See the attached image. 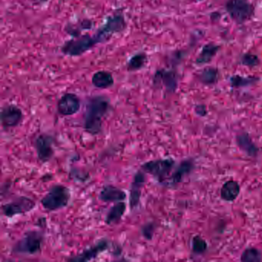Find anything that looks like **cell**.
<instances>
[{
  "label": "cell",
  "instance_id": "cell-1",
  "mask_svg": "<svg viewBox=\"0 0 262 262\" xmlns=\"http://www.w3.org/2000/svg\"><path fill=\"white\" fill-rule=\"evenodd\" d=\"M111 110L110 100L105 96L90 98L85 104L82 121V127L85 133L93 136L102 133L104 119L110 114Z\"/></svg>",
  "mask_w": 262,
  "mask_h": 262
},
{
  "label": "cell",
  "instance_id": "cell-2",
  "mask_svg": "<svg viewBox=\"0 0 262 262\" xmlns=\"http://www.w3.org/2000/svg\"><path fill=\"white\" fill-rule=\"evenodd\" d=\"M46 239V232L42 229H30L24 233L20 238L13 245L12 254L16 255L31 256L42 251Z\"/></svg>",
  "mask_w": 262,
  "mask_h": 262
},
{
  "label": "cell",
  "instance_id": "cell-3",
  "mask_svg": "<svg viewBox=\"0 0 262 262\" xmlns=\"http://www.w3.org/2000/svg\"><path fill=\"white\" fill-rule=\"evenodd\" d=\"M71 199V190L69 187L62 184H55L41 199L40 204L47 211H56L68 206Z\"/></svg>",
  "mask_w": 262,
  "mask_h": 262
},
{
  "label": "cell",
  "instance_id": "cell-4",
  "mask_svg": "<svg viewBox=\"0 0 262 262\" xmlns=\"http://www.w3.org/2000/svg\"><path fill=\"white\" fill-rule=\"evenodd\" d=\"M174 166L176 161L172 158H165L144 162L141 165V169L152 176L159 183L163 185L171 176Z\"/></svg>",
  "mask_w": 262,
  "mask_h": 262
},
{
  "label": "cell",
  "instance_id": "cell-5",
  "mask_svg": "<svg viewBox=\"0 0 262 262\" xmlns=\"http://www.w3.org/2000/svg\"><path fill=\"white\" fill-rule=\"evenodd\" d=\"M99 36L95 34L90 36L89 34L76 36L70 40L67 41L62 46L61 50L67 56H79L93 49L96 44L100 43Z\"/></svg>",
  "mask_w": 262,
  "mask_h": 262
},
{
  "label": "cell",
  "instance_id": "cell-6",
  "mask_svg": "<svg viewBox=\"0 0 262 262\" xmlns=\"http://www.w3.org/2000/svg\"><path fill=\"white\" fill-rule=\"evenodd\" d=\"M225 10L237 24L248 22L254 15V7L249 0H228Z\"/></svg>",
  "mask_w": 262,
  "mask_h": 262
},
{
  "label": "cell",
  "instance_id": "cell-7",
  "mask_svg": "<svg viewBox=\"0 0 262 262\" xmlns=\"http://www.w3.org/2000/svg\"><path fill=\"white\" fill-rule=\"evenodd\" d=\"M36 203L31 198L25 195L18 196L10 202L1 206L3 215L12 219L18 215L27 214L36 208Z\"/></svg>",
  "mask_w": 262,
  "mask_h": 262
},
{
  "label": "cell",
  "instance_id": "cell-8",
  "mask_svg": "<svg viewBox=\"0 0 262 262\" xmlns=\"http://www.w3.org/2000/svg\"><path fill=\"white\" fill-rule=\"evenodd\" d=\"M55 138L46 133L37 135L33 139V147L41 163H47L53 159L55 155Z\"/></svg>",
  "mask_w": 262,
  "mask_h": 262
},
{
  "label": "cell",
  "instance_id": "cell-9",
  "mask_svg": "<svg viewBox=\"0 0 262 262\" xmlns=\"http://www.w3.org/2000/svg\"><path fill=\"white\" fill-rule=\"evenodd\" d=\"M110 247H111V242L108 239L103 237L98 240L91 246L84 249L79 254L68 257L67 260L71 262L90 261L97 258L101 254L110 250Z\"/></svg>",
  "mask_w": 262,
  "mask_h": 262
},
{
  "label": "cell",
  "instance_id": "cell-10",
  "mask_svg": "<svg viewBox=\"0 0 262 262\" xmlns=\"http://www.w3.org/2000/svg\"><path fill=\"white\" fill-rule=\"evenodd\" d=\"M24 119V114L20 107L15 104H7L1 108L0 121L4 129L19 126Z\"/></svg>",
  "mask_w": 262,
  "mask_h": 262
},
{
  "label": "cell",
  "instance_id": "cell-11",
  "mask_svg": "<svg viewBox=\"0 0 262 262\" xmlns=\"http://www.w3.org/2000/svg\"><path fill=\"white\" fill-rule=\"evenodd\" d=\"M126 27L125 18L122 15H114L107 19L105 24L98 30L96 34L100 38L102 42H104L113 35L124 31Z\"/></svg>",
  "mask_w": 262,
  "mask_h": 262
},
{
  "label": "cell",
  "instance_id": "cell-12",
  "mask_svg": "<svg viewBox=\"0 0 262 262\" xmlns=\"http://www.w3.org/2000/svg\"><path fill=\"white\" fill-rule=\"evenodd\" d=\"M145 174L140 168L133 176L129 191V207L132 211L137 208L140 203L142 191L146 182Z\"/></svg>",
  "mask_w": 262,
  "mask_h": 262
},
{
  "label": "cell",
  "instance_id": "cell-13",
  "mask_svg": "<svg viewBox=\"0 0 262 262\" xmlns=\"http://www.w3.org/2000/svg\"><path fill=\"white\" fill-rule=\"evenodd\" d=\"M80 108V99L75 93H65L57 102L58 113L65 117L74 116L79 113Z\"/></svg>",
  "mask_w": 262,
  "mask_h": 262
},
{
  "label": "cell",
  "instance_id": "cell-14",
  "mask_svg": "<svg viewBox=\"0 0 262 262\" xmlns=\"http://www.w3.org/2000/svg\"><path fill=\"white\" fill-rule=\"evenodd\" d=\"M155 86L162 87L168 93H174L178 88L179 76L172 70H160L156 72L153 79Z\"/></svg>",
  "mask_w": 262,
  "mask_h": 262
},
{
  "label": "cell",
  "instance_id": "cell-15",
  "mask_svg": "<svg viewBox=\"0 0 262 262\" xmlns=\"http://www.w3.org/2000/svg\"><path fill=\"white\" fill-rule=\"evenodd\" d=\"M193 168H194V164H193L192 161L190 159L182 161L179 164V166L176 167V169L171 172V176L162 185L167 188L176 187L191 173Z\"/></svg>",
  "mask_w": 262,
  "mask_h": 262
},
{
  "label": "cell",
  "instance_id": "cell-16",
  "mask_svg": "<svg viewBox=\"0 0 262 262\" xmlns=\"http://www.w3.org/2000/svg\"><path fill=\"white\" fill-rule=\"evenodd\" d=\"M127 193L122 188L111 184L102 186L99 194V199L106 203H116L126 200Z\"/></svg>",
  "mask_w": 262,
  "mask_h": 262
},
{
  "label": "cell",
  "instance_id": "cell-17",
  "mask_svg": "<svg viewBox=\"0 0 262 262\" xmlns=\"http://www.w3.org/2000/svg\"><path fill=\"white\" fill-rule=\"evenodd\" d=\"M236 143L238 148L247 156L254 158L257 156L259 149L251 138L247 133H242L236 136Z\"/></svg>",
  "mask_w": 262,
  "mask_h": 262
},
{
  "label": "cell",
  "instance_id": "cell-18",
  "mask_svg": "<svg viewBox=\"0 0 262 262\" xmlns=\"http://www.w3.org/2000/svg\"><path fill=\"white\" fill-rule=\"evenodd\" d=\"M127 205L125 201L116 202L110 208L105 216V222L107 225L119 223L126 212Z\"/></svg>",
  "mask_w": 262,
  "mask_h": 262
},
{
  "label": "cell",
  "instance_id": "cell-19",
  "mask_svg": "<svg viewBox=\"0 0 262 262\" xmlns=\"http://www.w3.org/2000/svg\"><path fill=\"white\" fill-rule=\"evenodd\" d=\"M240 191L241 187L238 182L234 180H228L221 188V198L225 202H232L238 197Z\"/></svg>",
  "mask_w": 262,
  "mask_h": 262
},
{
  "label": "cell",
  "instance_id": "cell-20",
  "mask_svg": "<svg viewBox=\"0 0 262 262\" xmlns=\"http://www.w3.org/2000/svg\"><path fill=\"white\" fill-rule=\"evenodd\" d=\"M92 83L96 88L106 90L113 86L115 83L113 74L105 70L96 72L92 77Z\"/></svg>",
  "mask_w": 262,
  "mask_h": 262
},
{
  "label": "cell",
  "instance_id": "cell-21",
  "mask_svg": "<svg viewBox=\"0 0 262 262\" xmlns=\"http://www.w3.org/2000/svg\"><path fill=\"white\" fill-rule=\"evenodd\" d=\"M219 50H220V47L213 42H209V43L204 46L199 56L196 58V65L203 66L209 63L212 60L213 58L216 56Z\"/></svg>",
  "mask_w": 262,
  "mask_h": 262
},
{
  "label": "cell",
  "instance_id": "cell-22",
  "mask_svg": "<svg viewBox=\"0 0 262 262\" xmlns=\"http://www.w3.org/2000/svg\"><path fill=\"white\" fill-rule=\"evenodd\" d=\"M148 62L146 53L141 52L134 55L127 63V70L129 72L139 71L142 70Z\"/></svg>",
  "mask_w": 262,
  "mask_h": 262
},
{
  "label": "cell",
  "instance_id": "cell-23",
  "mask_svg": "<svg viewBox=\"0 0 262 262\" xmlns=\"http://www.w3.org/2000/svg\"><path fill=\"white\" fill-rule=\"evenodd\" d=\"M219 71L214 67H207L199 74V80L204 85H210L216 83L219 80Z\"/></svg>",
  "mask_w": 262,
  "mask_h": 262
},
{
  "label": "cell",
  "instance_id": "cell-24",
  "mask_svg": "<svg viewBox=\"0 0 262 262\" xmlns=\"http://www.w3.org/2000/svg\"><path fill=\"white\" fill-rule=\"evenodd\" d=\"M259 78L254 76H232L230 78V84L232 88H242V87L249 86L254 85L256 82H258Z\"/></svg>",
  "mask_w": 262,
  "mask_h": 262
},
{
  "label": "cell",
  "instance_id": "cell-25",
  "mask_svg": "<svg viewBox=\"0 0 262 262\" xmlns=\"http://www.w3.org/2000/svg\"><path fill=\"white\" fill-rule=\"evenodd\" d=\"M241 261L260 262L262 261V253L256 248H248L242 252Z\"/></svg>",
  "mask_w": 262,
  "mask_h": 262
},
{
  "label": "cell",
  "instance_id": "cell-26",
  "mask_svg": "<svg viewBox=\"0 0 262 262\" xmlns=\"http://www.w3.org/2000/svg\"><path fill=\"white\" fill-rule=\"evenodd\" d=\"M192 251L195 254H203L208 248V244L201 236L196 235L192 238Z\"/></svg>",
  "mask_w": 262,
  "mask_h": 262
},
{
  "label": "cell",
  "instance_id": "cell-27",
  "mask_svg": "<svg viewBox=\"0 0 262 262\" xmlns=\"http://www.w3.org/2000/svg\"><path fill=\"white\" fill-rule=\"evenodd\" d=\"M241 63L248 68H254L260 64V59L257 55L245 53L241 58Z\"/></svg>",
  "mask_w": 262,
  "mask_h": 262
},
{
  "label": "cell",
  "instance_id": "cell-28",
  "mask_svg": "<svg viewBox=\"0 0 262 262\" xmlns=\"http://www.w3.org/2000/svg\"><path fill=\"white\" fill-rule=\"evenodd\" d=\"M156 228V225L154 222H150L144 224L141 227V234H142V237L147 241L152 240Z\"/></svg>",
  "mask_w": 262,
  "mask_h": 262
},
{
  "label": "cell",
  "instance_id": "cell-29",
  "mask_svg": "<svg viewBox=\"0 0 262 262\" xmlns=\"http://www.w3.org/2000/svg\"><path fill=\"white\" fill-rule=\"evenodd\" d=\"M194 112H195V113L198 116H202V117L206 116L207 113H208V112H207L206 106H205V105H197V106L194 108Z\"/></svg>",
  "mask_w": 262,
  "mask_h": 262
},
{
  "label": "cell",
  "instance_id": "cell-30",
  "mask_svg": "<svg viewBox=\"0 0 262 262\" xmlns=\"http://www.w3.org/2000/svg\"><path fill=\"white\" fill-rule=\"evenodd\" d=\"M32 2L34 3V4H42L43 2H47L48 0H31Z\"/></svg>",
  "mask_w": 262,
  "mask_h": 262
},
{
  "label": "cell",
  "instance_id": "cell-31",
  "mask_svg": "<svg viewBox=\"0 0 262 262\" xmlns=\"http://www.w3.org/2000/svg\"><path fill=\"white\" fill-rule=\"evenodd\" d=\"M196 1H199V2H201V1H203V0H196Z\"/></svg>",
  "mask_w": 262,
  "mask_h": 262
}]
</instances>
